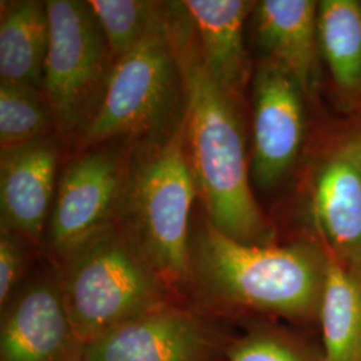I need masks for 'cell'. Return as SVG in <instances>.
<instances>
[{
    "mask_svg": "<svg viewBox=\"0 0 361 361\" xmlns=\"http://www.w3.org/2000/svg\"><path fill=\"white\" fill-rule=\"evenodd\" d=\"M169 37L185 94V141L207 219L219 233L246 245H274V228L249 182L240 101L205 63L182 1L168 3Z\"/></svg>",
    "mask_w": 361,
    "mask_h": 361,
    "instance_id": "6da1fadb",
    "label": "cell"
},
{
    "mask_svg": "<svg viewBox=\"0 0 361 361\" xmlns=\"http://www.w3.org/2000/svg\"><path fill=\"white\" fill-rule=\"evenodd\" d=\"M326 262L304 243H237L205 219L190 232V302L224 320L257 313L304 322L320 310Z\"/></svg>",
    "mask_w": 361,
    "mask_h": 361,
    "instance_id": "7a4b0ae2",
    "label": "cell"
},
{
    "mask_svg": "<svg viewBox=\"0 0 361 361\" xmlns=\"http://www.w3.org/2000/svg\"><path fill=\"white\" fill-rule=\"evenodd\" d=\"M198 194L186 150L185 121L142 140L128 159L116 221L169 289L190 302V212Z\"/></svg>",
    "mask_w": 361,
    "mask_h": 361,
    "instance_id": "3957f363",
    "label": "cell"
},
{
    "mask_svg": "<svg viewBox=\"0 0 361 361\" xmlns=\"http://www.w3.org/2000/svg\"><path fill=\"white\" fill-rule=\"evenodd\" d=\"M66 308L85 344L171 302L176 296L118 221L54 262Z\"/></svg>",
    "mask_w": 361,
    "mask_h": 361,
    "instance_id": "277c9868",
    "label": "cell"
},
{
    "mask_svg": "<svg viewBox=\"0 0 361 361\" xmlns=\"http://www.w3.org/2000/svg\"><path fill=\"white\" fill-rule=\"evenodd\" d=\"M183 121V85L166 20L116 59L102 102L79 138L86 149L118 138L142 141L170 134Z\"/></svg>",
    "mask_w": 361,
    "mask_h": 361,
    "instance_id": "5b68a950",
    "label": "cell"
},
{
    "mask_svg": "<svg viewBox=\"0 0 361 361\" xmlns=\"http://www.w3.org/2000/svg\"><path fill=\"white\" fill-rule=\"evenodd\" d=\"M50 42L43 86L56 129L78 133L89 126L102 102L116 58L89 1H46Z\"/></svg>",
    "mask_w": 361,
    "mask_h": 361,
    "instance_id": "8992f818",
    "label": "cell"
},
{
    "mask_svg": "<svg viewBox=\"0 0 361 361\" xmlns=\"http://www.w3.org/2000/svg\"><path fill=\"white\" fill-rule=\"evenodd\" d=\"M226 322L171 302L87 343L83 361H226L235 337Z\"/></svg>",
    "mask_w": 361,
    "mask_h": 361,
    "instance_id": "52a82bcc",
    "label": "cell"
},
{
    "mask_svg": "<svg viewBox=\"0 0 361 361\" xmlns=\"http://www.w3.org/2000/svg\"><path fill=\"white\" fill-rule=\"evenodd\" d=\"M129 155L98 145L67 165L56 185L44 237L46 258L58 262L73 249L116 222Z\"/></svg>",
    "mask_w": 361,
    "mask_h": 361,
    "instance_id": "ba28073f",
    "label": "cell"
},
{
    "mask_svg": "<svg viewBox=\"0 0 361 361\" xmlns=\"http://www.w3.org/2000/svg\"><path fill=\"white\" fill-rule=\"evenodd\" d=\"M85 347L46 258L0 308V361H83Z\"/></svg>",
    "mask_w": 361,
    "mask_h": 361,
    "instance_id": "9c48e42d",
    "label": "cell"
},
{
    "mask_svg": "<svg viewBox=\"0 0 361 361\" xmlns=\"http://www.w3.org/2000/svg\"><path fill=\"white\" fill-rule=\"evenodd\" d=\"M304 91L276 62L264 59L253 80L252 176L273 189L289 176L305 134Z\"/></svg>",
    "mask_w": 361,
    "mask_h": 361,
    "instance_id": "30bf717a",
    "label": "cell"
},
{
    "mask_svg": "<svg viewBox=\"0 0 361 361\" xmlns=\"http://www.w3.org/2000/svg\"><path fill=\"white\" fill-rule=\"evenodd\" d=\"M59 145L50 135L1 149V231L43 250L56 193Z\"/></svg>",
    "mask_w": 361,
    "mask_h": 361,
    "instance_id": "8fae6325",
    "label": "cell"
},
{
    "mask_svg": "<svg viewBox=\"0 0 361 361\" xmlns=\"http://www.w3.org/2000/svg\"><path fill=\"white\" fill-rule=\"evenodd\" d=\"M310 214L332 256L361 273V162L357 140L324 158L310 193Z\"/></svg>",
    "mask_w": 361,
    "mask_h": 361,
    "instance_id": "7c38bea8",
    "label": "cell"
},
{
    "mask_svg": "<svg viewBox=\"0 0 361 361\" xmlns=\"http://www.w3.org/2000/svg\"><path fill=\"white\" fill-rule=\"evenodd\" d=\"M255 31L267 59L286 70L304 91L320 83L319 3L314 0H262L253 10Z\"/></svg>",
    "mask_w": 361,
    "mask_h": 361,
    "instance_id": "4fadbf2b",
    "label": "cell"
},
{
    "mask_svg": "<svg viewBox=\"0 0 361 361\" xmlns=\"http://www.w3.org/2000/svg\"><path fill=\"white\" fill-rule=\"evenodd\" d=\"M198 39L202 56L219 83L241 101L250 75L244 44V26L255 1L185 0L182 1Z\"/></svg>",
    "mask_w": 361,
    "mask_h": 361,
    "instance_id": "5bb4252c",
    "label": "cell"
},
{
    "mask_svg": "<svg viewBox=\"0 0 361 361\" xmlns=\"http://www.w3.org/2000/svg\"><path fill=\"white\" fill-rule=\"evenodd\" d=\"M0 82L42 89L50 25L46 1L1 3Z\"/></svg>",
    "mask_w": 361,
    "mask_h": 361,
    "instance_id": "9a60e30c",
    "label": "cell"
},
{
    "mask_svg": "<svg viewBox=\"0 0 361 361\" xmlns=\"http://www.w3.org/2000/svg\"><path fill=\"white\" fill-rule=\"evenodd\" d=\"M320 304L325 361H361V281L337 258H326Z\"/></svg>",
    "mask_w": 361,
    "mask_h": 361,
    "instance_id": "2e32d148",
    "label": "cell"
},
{
    "mask_svg": "<svg viewBox=\"0 0 361 361\" xmlns=\"http://www.w3.org/2000/svg\"><path fill=\"white\" fill-rule=\"evenodd\" d=\"M319 39L336 87L361 95V1H319Z\"/></svg>",
    "mask_w": 361,
    "mask_h": 361,
    "instance_id": "e0dca14e",
    "label": "cell"
},
{
    "mask_svg": "<svg viewBox=\"0 0 361 361\" xmlns=\"http://www.w3.org/2000/svg\"><path fill=\"white\" fill-rule=\"evenodd\" d=\"M114 58L135 49L168 20V3L147 0H89Z\"/></svg>",
    "mask_w": 361,
    "mask_h": 361,
    "instance_id": "ac0fdd59",
    "label": "cell"
},
{
    "mask_svg": "<svg viewBox=\"0 0 361 361\" xmlns=\"http://www.w3.org/2000/svg\"><path fill=\"white\" fill-rule=\"evenodd\" d=\"M54 128H56L55 116L42 89L0 82L1 149L50 135Z\"/></svg>",
    "mask_w": 361,
    "mask_h": 361,
    "instance_id": "d6986e66",
    "label": "cell"
},
{
    "mask_svg": "<svg viewBox=\"0 0 361 361\" xmlns=\"http://www.w3.org/2000/svg\"><path fill=\"white\" fill-rule=\"evenodd\" d=\"M245 328L234 337L226 361H314L304 343L281 326L249 320Z\"/></svg>",
    "mask_w": 361,
    "mask_h": 361,
    "instance_id": "ffe728a7",
    "label": "cell"
},
{
    "mask_svg": "<svg viewBox=\"0 0 361 361\" xmlns=\"http://www.w3.org/2000/svg\"><path fill=\"white\" fill-rule=\"evenodd\" d=\"M37 252L38 247L18 234L0 231V308L26 280Z\"/></svg>",
    "mask_w": 361,
    "mask_h": 361,
    "instance_id": "44dd1931",
    "label": "cell"
},
{
    "mask_svg": "<svg viewBox=\"0 0 361 361\" xmlns=\"http://www.w3.org/2000/svg\"><path fill=\"white\" fill-rule=\"evenodd\" d=\"M357 145H359V157H360V162H361V138H360V140H357Z\"/></svg>",
    "mask_w": 361,
    "mask_h": 361,
    "instance_id": "7402d4cb",
    "label": "cell"
}]
</instances>
